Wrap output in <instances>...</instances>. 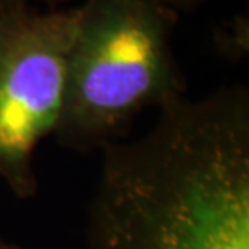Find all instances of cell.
Here are the masks:
<instances>
[{
    "instance_id": "cell-1",
    "label": "cell",
    "mask_w": 249,
    "mask_h": 249,
    "mask_svg": "<svg viewBox=\"0 0 249 249\" xmlns=\"http://www.w3.org/2000/svg\"><path fill=\"white\" fill-rule=\"evenodd\" d=\"M101 152L84 249H249L246 86L178 97Z\"/></svg>"
},
{
    "instance_id": "cell-2",
    "label": "cell",
    "mask_w": 249,
    "mask_h": 249,
    "mask_svg": "<svg viewBox=\"0 0 249 249\" xmlns=\"http://www.w3.org/2000/svg\"><path fill=\"white\" fill-rule=\"evenodd\" d=\"M180 13L157 0H84L55 139L74 152L118 142L138 113L183 97L172 39Z\"/></svg>"
},
{
    "instance_id": "cell-3",
    "label": "cell",
    "mask_w": 249,
    "mask_h": 249,
    "mask_svg": "<svg viewBox=\"0 0 249 249\" xmlns=\"http://www.w3.org/2000/svg\"><path fill=\"white\" fill-rule=\"evenodd\" d=\"M78 7L0 10V178L18 199L37 193L33 159L55 133Z\"/></svg>"
},
{
    "instance_id": "cell-4",
    "label": "cell",
    "mask_w": 249,
    "mask_h": 249,
    "mask_svg": "<svg viewBox=\"0 0 249 249\" xmlns=\"http://www.w3.org/2000/svg\"><path fill=\"white\" fill-rule=\"evenodd\" d=\"M217 47L228 58H241L248 53V21L238 17L235 24H228L220 29L215 36Z\"/></svg>"
},
{
    "instance_id": "cell-5",
    "label": "cell",
    "mask_w": 249,
    "mask_h": 249,
    "mask_svg": "<svg viewBox=\"0 0 249 249\" xmlns=\"http://www.w3.org/2000/svg\"><path fill=\"white\" fill-rule=\"evenodd\" d=\"M159 3L165 5V7L175 10L177 13L191 12V10L199 8L201 5L207 3L209 0H157Z\"/></svg>"
},
{
    "instance_id": "cell-6",
    "label": "cell",
    "mask_w": 249,
    "mask_h": 249,
    "mask_svg": "<svg viewBox=\"0 0 249 249\" xmlns=\"http://www.w3.org/2000/svg\"><path fill=\"white\" fill-rule=\"evenodd\" d=\"M33 2H44V3H49V5H58V3L68 2V0H0V10L21 7V5H31Z\"/></svg>"
},
{
    "instance_id": "cell-7",
    "label": "cell",
    "mask_w": 249,
    "mask_h": 249,
    "mask_svg": "<svg viewBox=\"0 0 249 249\" xmlns=\"http://www.w3.org/2000/svg\"><path fill=\"white\" fill-rule=\"evenodd\" d=\"M0 249H21L18 245H13V243H10L7 240H3L2 236H0Z\"/></svg>"
}]
</instances>
